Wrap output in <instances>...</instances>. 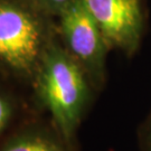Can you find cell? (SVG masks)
Masks as SVG:
<instances>
[{"mask_svg": "<svg viewBox=\"0 0 151 151\" xmlns=\"http://www.w3.org/2000/svg\"><path fill=\"white\" fill-rule=\"evenodd\" d=\"M30 86L39 106L50 114L53 125L72 146L93 86L84 70L62 45L58 32L44 55Z\"/></svg>", "mask_w": 151, "mask_h": 151, "instance_id": "obj_1", "label": "cell"}, {"mask_svg": "<svg viewBox=\"0 0 151 151\" xmlns=\"http://www.w3.org/2000/svg\"><path fill=\"white\" fill-rule=\"evenodd\" d=\"M56 36V19L22 0H0V76L30 86Z\"/></svg>", "mask_w": 151, "mask_h": 151, "instance_id": "obj_2", "label": "cell"}, {"mask_svg": "<svg viewBox=\"0 0 151 151\" xmlns=\"http://www.w3.org/2000/svg\"><path fill=\"white\" fill-rule=\"evenodd\" d=\"M56 25L62 45L86 73L93 88L102 87L111 48L83 0H74L56 18Z\"/></svg>", "mask_w": 151, "mask_h": 151, "instance_id": "obj_3", "label": "cell"}, {"mask_svg": "<svg viewBox=\"0 0 151 151\" xmlns=\"http://www.w3.org/2000/svg\"><path fill=\"white\" fill-rule=\"evenodd\" d=\"M83 2L110 48L120 49L128 55L138 49L145 26L140 0H83Z\"/></svg>", "mask_w": 151, "mask_h": 151, "instance_id": "obj_4", "label": "cell"}, {"mask_svg": "<svg viewBox=\"0 0 151 151\" xmlns=\"http://www.w3.org/2000/svg\"><path fill=\"white\" fill-rule=\"evenodd\" d=\"M70 145L54 125L26 121L0 141V151H70Z\"/></svg>", "mask_w": 151, "mask_h": 151, "instance_id": "obj_5", "label": "cell"}, {"mask_svg": "<svg viewBox=\"0 0 151 151\" xmlns=\"http://www.w3.org/2000/svg\"><path fill=\"white\" fill-rule=\"evenodd\" d=\"M6 80H0V141L15 129L22 113V102Z\"/></svg>", "mask_w": 151, "mask_h": 151, "instance_id": "obj_6", "label": "cell"}, {"mask_svg": "<svg viewBox=\"0 0 151 151\" xmlns=\"http://www.w3.org/2000/svg\"><path fill=\"white\" fill-rule=\"evenodd\" d=\"M30 8L56 19L74 0H22Z\"/></svg>", "mask_w": 151, "mask_h": 151, "instance_id": "obj_7", "label": "cell"}]
</instances>
